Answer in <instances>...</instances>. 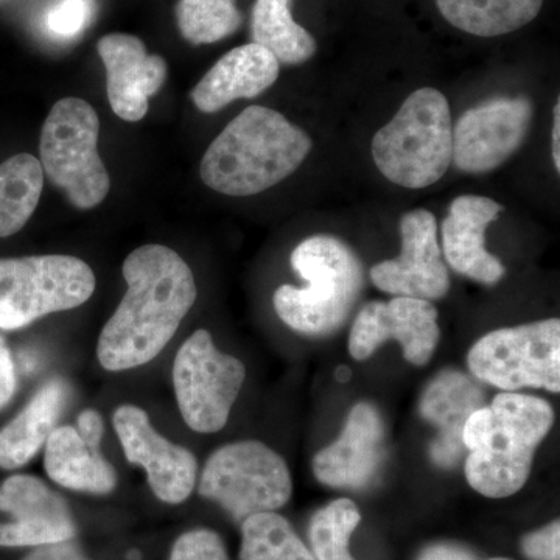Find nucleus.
<instances>
[{
    "label": "nucleus",
    "instance_id": "f257e3e1",
    "mask_svg": "<svg viewBox=\"0 0 560 560\" xmlns=\"http://www.w3.org/2000/svg\"><path fill=\"white\" fill-rule=\"evenodd\" d=\"M121 271L127 293L97 345L102 366L116 372L156 359L197 301L194 272L167 246H140L125 259Z\"/></svg>",
    "mask_w": 560,
    "mask_h": 560
},
{
    "label": "nucleus",
    "instance_id": "f03ea898",
    "mask_svg": "<svg viewBox=\"0 0 560 560\" xmlns=\"http://www.w3.org/2000/svg\"><path fill=\"white\" fill-rule=\"evenodd\" d=\"M552 425L551 405L526 394L501 393L489 407L471 412L463 429V444L469 451L464 471L471 489L489 499L517 493Z\"/></svg>",
    "mask_w": 560,
    "mask_h": 560
},
{
    "label": "nucleus",
    "instance_id": "7ed1b4c3",
    "mask_svg": "<svg viewBox=\"0 0 560 560\" xmlns=\"http://www.w3.org/2000/svg\"><path fill=\"white\" fill-rule=\"evenodd\" d=\"M311 150L307 132L278 110L249 106L210 143L201 179L219 194L249 197L289 178Z\"/></svg>",
    "mask_w": 560,
    "mask_h": 560
},
{
    "label": "nucleus",
    "instance_id": "20e7f679",
    "mask_svg": "<svg viewBox=\"0 0 560 560\" xmlns=\"http://www.w3.org/2000/svg\"><path fill=\"white\" fill-rule=\"evenodd\" d=\"M291 267L307 287L276 290L272 302L279 318L305 335L340 329L363 290V265L357 254L340 238L313 235L293 250Z\"/></svg>",
    "mask_w": 560,
    "mask_h": 560
},
{
    "label": "nucleus",
    "instance_id": "39448f33",
    "mask_svg": "<svg viewBox=\"0 0 560 560\" xmlns=\"http://www.w3.org/2000/svg\"><path fill=\"white\" fill-rule=\"evenodd\" d=\"M372 158L386 179L405 189H425L453 162L451 106L442 92L420 88L372 139Z\"/></svg>",
    "mask_w": 560,
    "mask_h": 560
},
{
    "label": "nucleus",
    "instance_id": "423d86ee",
    "mask_svg": "<svg viewBox=\"0 0 560 560\" xmlns=\"http://www.w3.org/2000/svg\"><path fill=\"white\" fill-rule=\"evenodd\" d=\"M98 132L97 113L77 97L55 103L40 131V167L77 209L97 208L109 194V173L97 149Z\"/></svg>",
    "mask_w": 560,
    "mask_h": 560
},
{
    "label": "nucleus",
    "instance_id": "0eeeda50",
    "mask_svg": "<svg viewBox=\"0 0 560 560\" xmlns=\"http://www.w3.org/2000/svg\"><path fill=\"white\" fill-rule=\"evenodd\" d=\"M94 290V271L77 257L0 259V329H22L50 313L72 311Z\"/></svg>",
    "mask_w": 560,
    "mask_h": 560
},
{
    "label": "nucleus",
    "instance_id": "6e6552de",
    "mask_svg": "<svg viewBox=\"0 0 560 560\" xmlns=\"http://www.w3.org/2000/svg\"><path fill=\"white\" fill-rule=\"evenodd\" d=\"M198 490L242 523L250 515L285 506L293 482L279 453L259 441H241L212 453Z\"/></svg>",
    "mask_w": 560,
    "mask_h": 560
},
{
    "label": "nucleus",
    "instance_id": "1a4fd4ad",
    "mask_svg": "<svg viewBox=\"0 0 560 560\" xmlns=\"http://www.w3.org/2000/svg\"><path fill=\"white\" fill-rule=\"evenodd\" d=\"M478 381L515 393L522 388L560 390V320L522 324L490 331L467 355Z\"/></svg>",
    "mask_w": 560,
    "mask_h": 560
},
{
    "label": "nucleus",
    "instance_id": "9d476101",
    "mask_svg": "<svg viewBox=\"0 0 560 560\" xmlns=\"http://www.w3.org/2000/svg\"><path fill=\"white\" fill-rule=\"evenodd\" d=\"M245 378L241 360L220 352L208 330L195 331L173 364L176 401L187 425L197 433L223 429Z\"/></svg>",
    "mask_w": 560,
    "mask_h": 560
},
{
    "label": "nucleus",
    "instance_id": "9b49d317",
    "mask_svg": "<svg viewBox=\"0 0 560 560\" xmlns=\"http://www.w3.org/2000/svg\"><path fill=\"white\" fill-rule=\"evenodd\" d=\"M438 316L440 313L430 301L415 298L370 302L361 308L350 329V355L359 361L368 360L386 341L396 340L408 363L425 366L441 338Z\"/></svg>",
    "mask_w": 560,
    "mask_h": 560
},
{
    "label": "nucleus",
    "instance_id": "f8f14e48",
    "mask_svg": "<svg viewBox=\"0 0 560 560\" xmlns=\"http://www.w3.org/2000/svg\"><path fill=\"white\" fill-rule=\"evenodd\" d=\"M533 105L526 97L495 98L470 108L453 130V161L460 172L488 173L521 149Z\"/></svg>",
    "mask_w": 560,
    "mask_h": 560
},
{
    "label": "nucleus",
    "instance_id": "ddd939ff",
    "mask_svg": "<svg viewBox=\"0 0 560 560\" xmlns=\"http://www.w3.org/2000/svg\"><path fill=\"white\" fill-rule=\"evenodd\" d=\"M400 234V256L372 267V283L394 296L441 300L451 290V276L442 260L433 213L425 209L405 213Z\"/></svg>",
    "mask_w": 560,
    "mask_h": 560
},
{
    "label": "nucleus",
    "instance_id": "4468645a",
    "mask_svg": "<svg viewBox=\"0 0 560 560\" xmlns=\"http://www.w3.org/2000/svg\"><path fill=\"white\" fill-rule=\"evenodd\" d=\"M113 422L125 456L147 470L154 495L168 504L189 499L198 470L194 453L165 440L151 425L149 415L135 405L117 408Z\"/></svg>",
    "mask_w": 560,
    "mask_h": 560
},
{
    "label": "nucleus",
    "instance_id": "2eb2a0df",
    "mask_svg": "<svg viewBox=\"0 0 560 560\" xmlns=\"http://www.w3.org/2000/svg\"><path fill=\"white\" fill-rule=\"evenodd\" d=\"M0 511L13 517L0 525V547H40L77 534L68 503L32 475H13L0 485Z\"/></svg>",
    "mask_w": 560,
    "mask_h": 560
},
{
    "label": "nucleus",
    "instance_id": "dca6fc26",
    "mask_svg": "<svg viewBox=\"0 0 560 560\" xmlns=\"http://www.w3.org/2000/svg\"><path fill=\"white\" fill-rule=\"evenodd\" d=\"M97 50L106 69L110 108L121 120H142L150 98L167 80V62L160 55H150L143 40L128 33L103 36Z\"/></svg>",
    "mask_w": 560,
    "mask_h": 560
},
{
    "label": "nucleus",
    "instance_id": "f3484780",
    "mask_svg": "<svg viewBox=\"0 0 560 560\" xmlns=\"http://www.w3.org/2000/svg\"><path fill=\"white\" fill-rule=\"evenodd\" d=\"M385 458V425L366 401L349 412L341 436L313 459L316 480L335 489H363L374 480Z\"/></svg>",
    "mask_w": 560,
    "mask_h": 560
},
{
    "label": "nucleus",
    "instance_id": "a211bd4d",
    "mask_svg": "<svg viewBox=\"0 0 560 560\" xmlns=\"http://www.w3.org/2000/svg\"><path fill=\"white\" fill-rule=\"evenodd\" d=\"M503 210L499 202L478 195H463L452 202L442 221V250L459 275L495 285L506 275L503 264L486 249V230Z\"/></svg>",
    "mask_w": 560,
    "mask_h": 560
},
{
    "label": "nucleus",
    "instance_id": "6ab92c4d",
    "mask_svg": "<svg viewBox=\"0 0 560 560\" xmlns=\"http://www.w3.org/2000/svg\"><path fill=\"white\" fill-rule=\"evenodd\" d=\"M279 72V61L270 51L254 43L245 44L213 65L191 91V101L201 113H217L232 102L254 98L270 90Z\"/></svg>",
    "mask_w": 560,
    "mask_h": 560
},
{
    "label": "nucleus",
    "instance_id": "aec40b11",
    "mask_svg": "<svg viewBox=\"0 0 560 560\" xmlns=\"http://www.w3.org/2000/svg\"><path fill=\"white\" fill-rule=\"evenodd\" d=\"M482 401L480 386L459 371L440 372L423 390L420 415L440 430L430 451L438 466L452 467L463 455L464 423Z\"/></svg>",
    "mask_w": 560,
    "mask_h": 560
},
{
    "label": "nucleus",
    "instance_id": "412c9836",
    "mask_svg": "<svg viewBox=\"0 0 560 560\" xmlns=\"http://www.w3.org/2000/svg\"><path fill=\"white\" fill-rule=\"evenodd\" d=\"M44 467L51 481L70 490L106 495L116 489V470L101 451L81 440L72 427H60L46 442Z\"/></svg>",
    "mask_w": 560,
    "mask_h": 560
},
{
    "label": "nucleus",
    "instance_id": "4be33fe9",
    "mask_svg": "<svg viewBox=\"0 0 560 560\" xmlns=\"http://www.w3.org/2000/svg\"><path fill=\"white\" fill-rule=\"evenodd\" d=\"M66 386L61 381L46 383L9 425L0 430V467L5 470L25 466L49 440L65 405Z\"/></svg>",
    "mask_w": 560,
    "mask_h": 560
},
{
    "label": "nucleus",
    "instance_id": "5701e85b",
    "mask_svg": "<svg viewBox=\"0 0 560 560\" xmlns=\"http://www.w3.org/2000/svg\"><path fill=\"white\" fill-rule=\"evenodd\" d=\"M453 27L481 38L508 35L536 20L544 0H436Z\"/></svg>",
    "mask_w": 560,
    "mask_h": 560
},
{
    "label": "nucleus",
    "instance_id": "b1692460",
    "mask_svg": "<svg viewBox=\"0 0 560 560\" xmlns=\"http://www.w3.org/2000/svg\"><path fill=\"white\" fill-rule=\"evenodd\" d=\"M253 43L287 66L302 65L316 54V40L291 16V0H257L250 21Z\"/></svg>",
    "mask_w": 560,
    "mask_h": 560
},
{
    "label": "nucleus",
    "instance_id": "393cba45",
    "mask_svg": "<svg viewBox=\"0 0 560 560\" xmlns=\"http://www.w3.org/2000/svg\"><path fill=\"white\" fill-rule=\"evenodd\" d=\"M43 186V167L32 154H16L0 164V238L18 234L28 223Z\"/></svg>",
    "mask_w": 560,
    "mask_h": 560
},
{
    "label": "nucleus",
    "instance_id": "a878e982",
    "mask_svg": "<svg viewBox=\"0 0 560 560\" xmlns=\"http://www.w3.org/2000/svg\"><path fill=\"white\" fill-rule=\"evenodd\" d=\"M241 560H315L287 518L260 512L242 522Z\"/></svg>",
    "mask_w": 560,
    "mask_h": 560
},
{
    "label": "nucleus",
    "instance_id": "bb28decb",
    "mask_svg": "<svg viewBox=\"0 0 560 560\" xmlns=\"http://www.w3.org/2000/svg\"><path fill=\"white\" fill-rule=\"evenodd\" d=\"M242 22L237 0H179L176 5L179 33L194 46L230 38Z\"/></svg>",
    "mask_w": 560,
    "mask_h": 560
},
{
    "label": "nucleus",
    "instance_id": "cd10ccee",
    "mask_svg": "<svg viewBox=\"0 0 560 560\" xmlns=\"http://www.w3.org/2000/svg\"><path fill=\"white\" fill-rule=\"evenodd\" d=\"M361 521L353 501H331L313 515L311 522L312 555L315 560H355L349 551L350 536Z\"/></svg>",
    "mask_w": 560,
    "mask_h": 560
},
{
    "label": "nucleus",
    "instance_id": "c85d7f7f",
    "mask_svg": "<svg viewBox=\"0 0 560 560\" xmlns=\"http://www.w3.org/2000/svg\"><path fill=\"white\" fill-rule=\"evenodd\" d=\"M171 560H230L215 530L194 529L183 534L172 548Z\"/></svg>",
    "mask_w": 560,
    "mask_h": 560
},
{
    "label": "nucleus",
    "instance_id": "c756f323",
    "mask_svg": "<svg viewBox=\"0 0 560 560\" xmlns=\"http://www.w3.org/2000/svg\"><path fill=\"white\" fill-rule=\"evenodd\" d=\"M90 16L86 0H62L49 13L47 25L55 35L73 36L81 32Z\"/></svg>",
    "mask_w": 560,
    "mask_h": 560
},
{
    "label": "nucleus",
    "instance_id": "7c9ffc66",
    "mask_svg": "<svg viewBox=\"0 0 560 560\" xmlns=\"http://www.w3.org/2000/svg\"><path fill=\"white\" fill-rule=\"evenodd\" d=\"M522 550L530 560H560L559 521L523 537Z\"/></svg>",
    "mask_w": 560,
    "mask_h": 560
},
{
    "label": "nucleus",
    "instance_id": "2f4dec72",
    "mask_svg": "<svg viewBox=\"0 0 560 560\" xmlns=\"http://www.w3.org/2000/svg\"><path fill=\"white\" fill-rule=\"evenodd\" d=\"M16 390V372L13 359L2 335H0V408L5 407Z\"/></svg>",
    "mask_w": 560,
    "mask_h": 560
},
{
    "label": "nucleus",
    "instance_id": "473e14b6",
    "mask_svg": "<svg viewBox=\"0 0 560 560\" xmlns=\"http://www.w3.org/2000/svg\"><path fill=\"white\" fill-rule=\"evenodd\" d=\"M22 560H90L69 540L40 545Z\"/></svg>",
    "mask_w": 560,
    "mask_h": 560
},
{
    "label": "nucleus",
    "instance_id": "72a5a7b5",
    "mask_svg": "<svg viewBox=\"0 0 560 560\" xmlns=\"http://www.w3.org/2000/svg\"><path fill=\"white\" fill-rule=\"evenodd\" d=\"M418 560H478V558L460 545L442 541V544L427 547L420 552Z\"/></svg>",
    "mask_w": 560,
    "mask_h": 560
},
{
    "label": "nucleus",
    "instance_id": "f704fd0d",
    "mask_svg": "<svg viewBox=\"0 0 560 560\" xmlns=\"http://www.w3.org/2000/svg\"><path fill=\"white\" fill-rule=\"evenodd\" d=\"M79 434L91 447L98 448L103 438L102 416L95 410H84L79 416Z\"/></svg>",
    "mask_w": 560,
    "mask_h": 560
},
{
    "label": "nucleus",
    "instance_id": "c9c22d12",
    "mask_svg": "<svg viewBox=\"0 0 560 560\" xmlns=\"http://www.w3.org/2000/svg\"><path fill=\"white\" fill-rule=\"evenodd\" d=\"M555 125H552V160H555L556 171H560V102L555 106Z\"/></svg>",
    "mask_w": 560,
    "mask_h": 560
},
{
    "label": "nucleus",
    "instance_id": "e433bc0d",
    "mask_svg": "<svg viewBox=\"0 0 560 560\" xmlns=\"http://www.w3.org/2000/svg\"><path fill=\"white\" fill-rule=\"evenodd\" d=\"M142 559V556H140V552L138 550L130 551V555H128V560H140Z\"/></svg>",
    "mask_w": 560,
    "mask_h": 560
},
{
    "label": "nucleus",
    "instance_id": "4c0bfd02",
    "mask_svg": "<svg viewBox=\"0 0 560 560\" xmlns=\"http://www.w3.org/2000/svg\"><path fill=\"white\" fill-rule=\"evenodd\" d=\"M490 560H511V559L495 558V559H490Z\"/></svg>",
    "mask_w": 560,
    "mask_h": 560
}]
</instances>
